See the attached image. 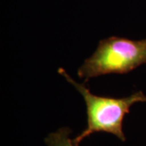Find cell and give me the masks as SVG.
I'll return each instance as SVG.
<instances>
[{
    "mask_svg": "<svg viewBox=\"0 0 146 146\" xmlns=\"http://www.w3.org/2000/svg\"><path fill=\"white\" fill-rule=\"evenodd\" d=\"M58 72L80 94L86 104L87 127L73 140L75 145L79 146L85 138L98 131L115 135L120 141L124 142L126 137L123 131V119L135 103L146 102L145 94L142 91H138L128 97L121 98L97 96L92 94L84 84L76 82L64 68H59Z\"/></svg>",
    "mask_w": 146,
    "mask_h": 146,
    "instance_id": "6da1fadb",
    "label": "cell"
},
{
    "mask_svg": "<svg viewBox=\"0 0 146 146\" xmlns=\"http://www.w3.org/2000/svg\"><path fill=\"white\" fill-rule=\"evenodd\" d=\"M146 63V39L133 41L110 36L102 40L96 51L78 69L85 80L107 74H124Z\"/></svg>",
    "mask_w": 146,
    "mask_h": 146,
    "instance_id": "7a4b0ae2",
    "label": "cell"
},
{
    "mask_svg": "<svg viewBox=\"0 0 146 146\" xmlns=\"http://www.w3.org/2000/svg\"><path fill=\"white\" fill-rule=\"evenodd\" d=\"M72 131L68 127H61L50 133L45 139L47 146H76L71 139Z\"/></svg>",
    "mask_w": 146,
    "mask_h": 146,
    "instance_id": "3957f363",
    "label": "cell"
}]
</instances>
